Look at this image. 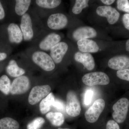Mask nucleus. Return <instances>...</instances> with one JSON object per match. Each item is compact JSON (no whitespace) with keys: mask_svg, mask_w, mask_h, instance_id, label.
I'll use <instances>...</instances> for the list:
<instances>
[{"mask_svg":"<svg viewBox=\"0 0 129 129\" xmlns=\"http://www.w3.org/2000/svg\"><path fill=\"white\" fill-rule=\"evenodd\" d=\"M129 107V101L125 98L119 100L113 106V119L118 123L124 122L127 117Z\"/></svg>","mask_w":129,"mask_h":129,"instance_id":"obj_1","label":"nucleus"},{"mask_svg":"<svg viewBox=\"0 0 129 129\" xmlns=\"http://www.w3.org/2000/svg\"><path fill=\"white\" fill-rule=\"evenodd\" d=\"M82 80L85 84L89 86L107 85L110 83L109 76L102 72H92L86 74L83 76Z\"/></svg>","mask_w":129,"mask_h":129,"instance_id":"obj_2","label":"nucleus"},{"mask_svg":"<svg viewBox=\"0 0 129 129\" xmlns=\"http://www.w3.org/2000/svg\"><path fill=\"white\" fill-rule=\"evenodd\" d=\"M32 59L35 63L45 71H52L55 67L50 56L44 52L38 51L34 52L32 55Z\"/></svg>","mask_w":129,"mask_h":129,"instance_id":"obj_3","label":"nucleus"},{"mask_svg":"<svg viewBox=\"0 0 129 129\" xmlns=\"http://www.w3.org/2000/svg\"><path fill=\"white\" fill-rule=\"evenodd\" d=\"M105 106L104 99H99L96 100L85 113V117L87 122L90 123L96 122L104 110Z\"/></svg>","mask_w":129,"mask_h":129,"instance_id":"obj_4","label":"nucleus"},{"mask_svg":"<svg viewBox=\"0 0 129 129\" xmlns=\"http://www.w3.org/2000/svg\"><path fill=\"white\" fill-rule=\"evenodd\" d=\"M66 111L68 115L72 117H77L80 114V102L76 93L73 91L67 93Z\"/></svg>","mask_w":129,"mask_h":129,"instance_id":"obj_5","label":"nucleus"},{"mask_svg":"<svg viewBox=\"0 0 129 129\" xmlns=\"http://www.w3.org/2000/svg\"><path fill=\"white\" fill-rule=\"evenodd\" d=\"M51 88L48 85H37L32 88L28 97V102L34 105L45 98L50 93Z\"/></svg>","mask_w":129,"mask_h":129,"instance_id":"obj_6","label":"nucleus"},{"mask_svg":"<svg viewBox=\"0 0 129 129\" xmlns=\"http://www.w3.org/2000/svg\"><path fill=\"white\" fill-rule=\"evenodd\" d=\"M96 14L100 17L107 19L110 24H114L118 22L120 17V13L114 8L110 6H101L96 8Z\"/></svg>","mask_w":129,"mask_h":129,"instance_id":"obj_7","label":"nucleus"},{"mask_svg":"<svg viewBox=\"0 0 129 129\" xmlns=\"http://www.w3.org/2000/svg\"><path fill=\"white\" fill-rule=\"evenodd\" d=\"M29 86V79L27 76H19L13 81L11 85L10 92L13 95L22 94L27 91Z\"/></svg>","mask_w":129,"mask_h":129,"instance_id":"obj_8","label":"nucleus"},{"mask_svg":"<svg viewBox=\"0 0 129 129\" xmlns=\"http://www.w3.org/2000/svg\"><path fill=\"white\" fill-rule=\"evenodd\" d=\"M68 23L67 16L60 13L52 14L48 18L47 22L48 27L54 30L62 29L66 27Z\"/></svg>","mask_w":129,"mask_h":129,"instance_id":"obj_9","label":"nucleus"},{"mask_svg":"<svg viewBox=\"0 0 129 129\" xmlns=\"http://www.w3.org/2000/svg\"><path fill=\"white\" fill-rule=\"evenodd\" d=\"M68 49V46L64 42H60L50 50V56L53 61L59 63L62 61Z\"/></svg>","mask_w":129,"mask_h":129,"instance_id":"obj_10","label":"nucleus"},{"mask_svg":"<svg viewBox=\"0 0 129 129\" xmlns=\"http://www.w3.org/2000/svg\"><path fill=\"white\" fill-rule=\"evenodd\" d=\"M20 27L24 40L29 41L32 39L34 36V31L32 20L29 14L25 13L22 16Z\"/></svg>","mask_w":129,"mask_h":129,"instance_id":"obj_11","label":"nucleus"},{"mask_svg":"<svg viewBox=\"0 0 129 129\" xmlns=\"http://www.w3.org/2000/svg\"><path fill=\"white\" fill-rule=\"evenodd\" d=\"M97 33L94 28L89 26L80 27L75 29L73 34L74 39L76 41L81 39H89L96 37Z\"/></svg>","mask_w":129,"mask_h":129,"instance_id":"obj_12","label":"nucleus"},{"mask_svg":"<svg viewBox=\"0 0 129 129\" xmlns=\"http://www.w3.org/2000/svg\"><path fill=\"white\" fill-rule=\"evenodd\" d=\"M108 64L110 68L118 71L129 68V57L125 55L115 56L109 60Z\"/></svg>","mask_w":129,"mask_h":129,"instance_id":"obj_13","label":"nucleus"},{"mask_svg":"<svg viewBox=\"0 0 129 129\" xmlns=\"http://www.w3.org/2000/svg\"><path fill=\"white\" fill-rule=\"evenodd\" d=\"M74 58L77 62L82 63L88 70L91 71L94 68V59L90 53L78 52L75 54Z\"/></svg>","mask_w":129,"mask_h":129,"instance_id":"obj_14","label":"nucleus"},{"mask_svg":"<svg viewBox=\"0 0 129 129\" xmlns=\"http://www.w3.org/2000/svg\"><path fill=\"white\" fill-rule=\"evenodd\" d=\"M79 50L83 53H96L99 50V47L95 42L92 40L85 39L77 41Z\"/></svg>","mask_w":129,"mask_h":129,"instance_id":"obj_15","label":"nucleus"},{"mask_svg":"<svg viewBox=\"0 0 129 129\" xmlns=\"http://www.w3.org/2000/svg\"><path fill=\"white\" fill-rule=\"evenodd\" d=\"M61 36L55 33L48 35L40 43L39 47L44 51L50 50L51 48L60 42Z\"/></svg>","mask_w":129,"mask_h":129,"instance_id":"obj_16","label":"nucleus"},{"mask_svg":"<svg viewBox=\"0 0 129 129\" xmlns=\"http://www.w3.org/2000/svg\"><path fill=\"white\" fill-rule=\"evenodd\" d=\"M7 30L9 41L16 44L21 43L23 39V35L18 25L15 23L10 24Z\"/></svg>","mask_w":129,"mask_h":129,"instance_id":"obj_17","label":"nucleus"},{"mask_svg":"<svg viewBox=\"0 0 129 129\" xmlns=\"http://www.w3.org/2000/svg\"><path fill=\"white\" fill-rule=\"evenodd\" d=\"M6 71L10 76L17 78L22 76L25 73V70L19 67L16 61L13 60L9 61L6 68Z\"/></svg>","mask_w":129,"mask_h":129,"instance_id":"obj_18","label":"nucleus"},{"mask_svg":"<svg viewBox=\"0 0 129 129\" xmlns=\"http://www.w3.org/2000/svg\"><path fill=\"white\" fill-rule=\"evenodd\" d=\"M55 96L52 92H50L45 98L42 100L40 104V110L42 114H45L50 110L55 102Z\"/></svg>","mask_w":129,"mask_h":129,"instance_id":"obj_19","label":"nucleus"},{"mask_svg":"<svg viewBox=\"0 0 129 129\" xmlns=\"http://www.w3.org/2000/svg\"><path fill=\"white\" fill-rule=\"evenodd\" d=\"M46 116L51 123L55 127H59L64 123V116L61 113L50 112L47 113Z\"/></svg>","mask_w":129,"mask_h":129,"instance_id":"obj_20","label":"nucleus"},{"mask_svg":"<svg viewBox=\"0 0 129 129\" xmlns=\"http://www.w3.org/2000/svg\"><path fill=\"white\" fill-rule=\"evenodd\" d=\"M30 0H17L16 1L15 10L16 14L22 16L25 14L30 6Z\"/></svg>","mask_w":129,"mask_h":129,"instance_id":"obj_21","label":"nucleus"},{"mask_svg":"<svg viewBox=\"0 0 129 129\" xmlns=\"http://www.w3.org/2000/svg\"><path fill=\"white\" fill-rule=\"evenodd\" d=\"M19 124L15 119L5 117L0 119V129H19Z\"/></svg>","mask_w":129,"mask_h":129,"instance_id":"obj_22","label":"nucleus"},{"mask_svg":"<svg viewBox=\"0 0 129 129\" xmlns=\"http://www.w3.org/2000/svg\"><path fill=\"white\" fill-rule=\"evenodd\" d=\"M60 0H37L36 4L40 7L47 9H53L57 7L61 3Z\"/></svg>","mask_w":129,"mask_h":129,"instance_id":"obj_23","label":"nucleus"},{"mask_svg":"<svg viewBox=\"0 0 129 129\" xmlns=\"http://www.w3.org/2000/svg\"><path fill=\"white\" fill-rule=\"evenodd\" d=\"M11 81L7 76L3 75L0 78V91L5 94H9L11 87Z\"/></svg>","mask_w":129,"mask_h":129,"instance_id":"obj_24","label":"nucleus"},{"mask_svg":"<svg viewBox=\"0 0 129 129\" xmlns=\"http://www.w3.org/2000/svg\"><path fill=\"white\" fill-rule=\"evenodd\" d=\"M89 1L88 0H76L75 4L72 8L74 14H78L80 13L83 9L88 6Z\"/></svg>","mask_w":129,"mask_h":129,"instance_id":"obj_25","label":"nucleus"},{"mask_svg":"<svg viewBox=\"0 0 129 129\" xmlns=\"http://www.w3.org/2000/svg\"><path fill=\"white\" fill-rule=\"evenodd\" d=\"M45 122V119L43 118L37 117L28 124L27 129H40Z\"/></svg>","mask_w":129,"mask_h":129,"instance_id":"obj_26","label":"nucleus"},{"mask_svg":"<svg viewBox=\"0 0 129 129\" xmlns=\"http://www.w3.org/2000/svg\"><path fill=\"white\" fill-rule=\"evenodd\" d=\"M117 8L119 10L129 13V2L128 0H118Z\"/></svg>","mask_w":129,"mask_h":129,"instance_id":"obj_27","label":"nucleus"},{"mask_svg":"<svg viewBox=\"0 0 129 129\" xmlns=\"http://www.w3.org/2000/svg\"><path fill=\"white\" fill-rule=\"evenodd\" d=\"M117 76L120 79L129 82V68L118 70L117 72Z\"/></svg>","mask_w":129,"mask_h":129,"instance_id":"obj_28","label":"nucleus"},{"mask_svg":"<svg viewBox=\"0 0 129 129\" xmlns=\"http://www.w3.org/2000/svg\"><path fill=\"white\" fill-rule=\"evenodd\" d=\"M93 94V91L91 90H87L86 92L84 102L86 105L87 106L89 105L91 102Z\"/></svg>","mask_w":129,"mask_h":129,"instance_id":"obj_29","label":"nucleus"},{"mask_svg":"<svg viewBox=\"0 0 129 129\" xmlns=\"http://www.w3.org/2000/svg\"><path fill=\"white\" fill-rule=\"evenodd\" d=\"M54 108L59 110V111H62L64 110V103L58 99H55L54 103L52 106Z\"/></svg>","mask_w":129,"mask_h":129,"instance_id":"obj_30","label":"nucleus"},{"mask_svg":"<svg viewBox=\"0 0 129 129\" xmlns=\"http://www.w3.org/2000/svg\"><path fill=\"white\" fill-rule=\"evenodd\" d=\"M106 129H120L117 123L114 120H109L106 124Z\"/></svg>","mask_w":129,"mask_h":129,"instance_id":"obj_31","label":"nucleus"},{"mask_svg":"<svg viewBox=\"0 0 129 129\" xmlns=\"http://www.w3.org/2000/svg\"><path fill=\"white\" fill-rule=\"evenodd\" d=\"M122 22L124 27L129 30V13H125L122 17Z\"/></svg>","mask_w":129,"mask_h":129,"instance_id":"obj_32","label":"nucleus"},{"mask_svg":"<svg viewBox=\"0 0 129 129\" xmlns=\"http://www.w3.org/2000/svg\"><path fill=\"white\" fill-rule=\"evenodd\" d=\"M5 17V12L2 5L0 2V20L4 18Z\"/></svg>","mask_w":129,"mask_h":129,"instance_id":"obj_33","label":"nucleus"},{"mask_svg":"<svg viewBox=\"0 0 129 129\" xmlns=\"http://www.w3.org/2000/svg\"><path fill=\"white\" fill-rule=\"evenodd\" d=\"M115 1L114 0H101V2L103 4L106 5H112Z\"/></svg>","mask_w":129,"mask_h":129,"instance_id":"obj_34","label":"nucleus"},{"mask_svg":"<svg viewBox=\"0 0 129 129\" xmlns=\"http://www.w3.org/2000/svg\"><path fill=\"white\" fill-rule=\"evenodd\" d=\"M7 55L5 53H0V61L5 60L6 58Z\"/></svg>","mask_w":129,"mask_h":129,"instance_id":"obj_35","label":"nucleus"},{"mask_svg":"<svg viewBox=\"0 0 129 129\" xmlns=\"http://www.w3.org/2000/svg\"><path fill=\"white\" fill-rule=\"evenodd\" d=\"M125 49L127 51L129 52V39L127 40L125 43Z\"/></svg>","mask_w":129,"mask_h":129,"instance_id":"obj_36","label":"nucleus"},{"mask_svg":"<svg viewBox=\"0 0 129 129\" xmlns=\"http://www.w3.org/2000/svg\"><path fill=\"white\" fill-rule=\"evenodd\" d=\"M58 129H70L68 128H58Z\"/></svg>","mask_w":129,"mask_h":129,"instance_id":"obj_37","label":"nucleus"}]
</instances>
